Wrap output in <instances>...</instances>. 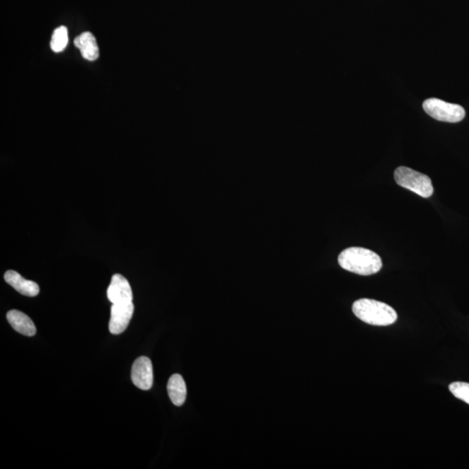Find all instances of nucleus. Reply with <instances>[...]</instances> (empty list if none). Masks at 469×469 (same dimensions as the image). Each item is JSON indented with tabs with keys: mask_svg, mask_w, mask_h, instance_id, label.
<instances>
[{
	"mask_svg": "<svg viewBox=\"0 0 469 469\" xmlns=\"http://www.w3.org/2000/svg\"><path fill=\"white\" fill-rule=\"evenodd\" d=\"M339 265L347 272L361 276H371L383 268V262L378 255L365 248L350 247L339 255Z\"/></svg>",
	"mask_w": 469,
	"mask_h": 469,
	"instance_id": "nucleus-1",
	"label": "nucleus"
},
{
	"mask_svg": "<svg viewBox=\"0 0 469 469\" xmlns=\"http://www.w3.org/2000/svg\"><path fill=\"white\" fill-rule=\"evenodd\" d=\"M352 311L361 321L374 326L391 325L398 320V313L394 308L376 300H357L353 304Z\"/></svg>",
	"mask_w": 469,
	"mask_h": 469,
	"instance_id": "nucleus-2",
	"label": "nucleus"
},
{
	"mask_svg": "<svg viewBox=\"0 0 469 469\" xmlns=\"http://www.w3.org/2000/svg\"><path fill=\"white\" fill-rule=\"evenodd\" d=\"M395 180L403 188L410 190L422 197L429 198L433 195L434 187L430 178L410 168L398 167L395 170Z\"/></svg>",
	"mask_w": 469,
	"mask_h": 469,
	"instance_id": "nucleus-3",
	"label": "nucleus"
},
{
	"mask_svg": "<svg viewBox=\"0 0 469 469\" xmlns=\"http://www.w3.org/2000/svg\"><path fill=\"white\" fill-rule=\"evenodd\" d=\"M422 106L426 113L431 117L447 123H458L466 115L463 106L450 104L438 98L427 99Z\"/></svg>",
	"mask_w": 469,
	"mask_h": 469,
	"instance_id": "nucleus-4",
	"label": "nucleus"
},
{
	"mask_svg": "<svg viewBox=\"0 0 469 469\" xmlns=\"http://www.w3.org/2000/svg\"><path fill=\"white\" fill-rule=\"evenodd\" d=\"M133 313L134 304L132 302L112 304L110 308V332L113 335L123 333L131 322Z\"/></svg>",
	"mask_w": 469,
	"mask_h": 469,
	"instance_id": "nucleus-5",
	"label": "nucleus"
},
{
	"mask_svg": "<svg viewBox=\"0 0 469 469\" xmlns=\"http://www.w3.org/2000/svg\"><path fill=\"white\" fill-rule=\"evenodd\" d=\"M132 381L140 390H151L154 385V367L150 358L146 357L137 358L132 366Z\"/></svg>",
	"mask_w": 469,
	"mask_h": 469,
	"instance_id": "nucleus-6",
	"label": "nucleus"
},
{
	"mask_svg": "<svg viewBox=\"0 0 469 469\" xmlns=\"http://www.w3.org/2000/svg\"><path fill=\"white\" fill-rule=\"evenodd\" d=\"M108 297L112 304L132 302V287L127 278L120 274H114L108 289Z\"/></svg>",
	"mask_w": 469,
	"mask_h": 469,
	"instance_id": "nucleus-7",
	"label": "nucleus"
},
{
	"mask_svg": "<svg viewBox=\"0 0 469 469\" xmlns=\"http://www.w3.org/2000/svg\"><path fill=\"white\" fill-rule=\"evenodd\" d=\"M5 280L18 292L26 296H36L40 294V287L35 282L25 279L14 270H8L5 274Z\"/></svg>",
	"mask_w": 469,
	"mask_h": 469,
	"instance_id": "nucleus-8",
	"label": "nucleus"
},
{
	"mask_svg": "<svg viewBox=\"0 0 469 469\" xmlns=\"http://www.w3.org/2000/svg\"><path fill=\"white\" fill-rule=\"evenodd\" d=\"M6 318L11 326L17 332L26 335V337H33L36 334L35 324L25 313L18 311H11L7 313Z\"/></svg>",
	"mask_w": 469,
	"mask_h": 469,
	"instance_id": "nucleus-9",
	"label": "nucleus"
},
{
	"mask_svg": "<svg viewBox=\"0 0 469 469\" xmlns=\"http://www.w3.org/2000/svg\"><path fill=\"white\" fill-rule=\"evenodd\" d=\"M74 44L86 60L95 61L98 59L99 49L96 37L91 33L86 32L76 37Z\"/></svg>",
	"mask_w": 469,
	"mask_h": 469,
	"instance_id": "nucleus-10",
	"label": "nucleus"
},
{
	"mask_svg": "<svg viewBox=\"0 0 469 469\" xmlns=\"http://www.w3.org/2000/svg\"><path fill=\"white\" fill-rule=\"evenodd\" d=\"M168 394L174 405L182 406L185 403L187 395L186 384L184 378L178 374L170 377L167 384Z\"/></svg>",
	"mask_w": 469,
	"mask_h": 469,
	"instance_id": "nucleus-11",
	"label": "nucleus"
},
{
	"mask_svg": "<svg viewBox=\"0 0 469 469\" xmlns=\"http://www.w3.org/2000/svg\"><path fill=\"white\" fill-rule=\"evenodd\" d=\"M68 44V30L66 26H60L53 33L51 40V49L54 52H61Z\"/></svg>",
	"mask_w": 469,
	"mask_h": 469,
	"instance_id": "nucleus-12",
	"label": "nucleus"
},
{
	"mask_svg": "<svg viewBox=\"0 0 469 469\" xmlns=\"http://www.w3.org/2000/svg\"><path fill=\"white\" fill-rule=\"evenodd\" d=\"M449 390L457 399L466 403L469 405V383L463 381H456L449 385Z\"/></svg>",
	"mask_w": 469,
	"mask_h": 469,
	"instance_id": "nucleus-13",
	"label": "nucleus"
}]
</instances>
